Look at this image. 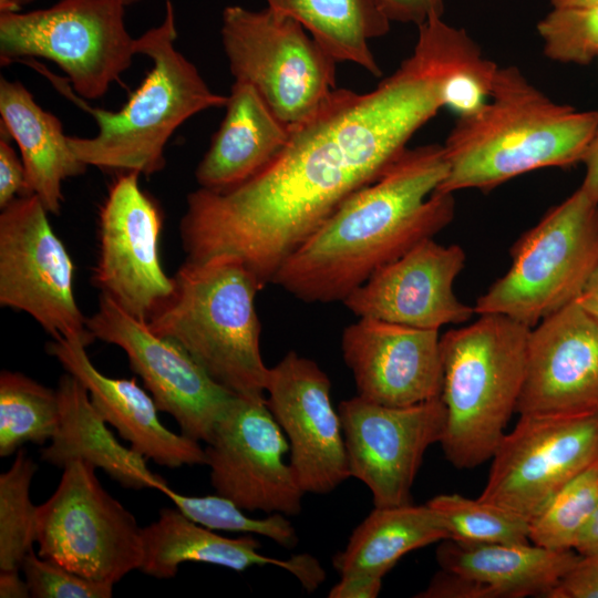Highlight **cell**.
<instances>
[{
    "label": "cell",
    "instance_id": "1",
    "mask_svg": "<svg viewBox=\"0 0 598 598\" xmlns=\"http://www.w3.org/2000/svg\"><path fill=\"white\" fill-rule=\"evenodd\" d=\"M456 44L419 31L412 53L365 93L336 89L290 127L278 155L246 182L188 194L179 231L186 260L239 258L262 288L352 194L378 179L444 106V85L462 66Z\"/></svg>",
    "mask_w": 598,
    "mask_h": 598
},
{
    "label": "cell",
    "instance_id": "2",
    "mask_svg": "<svg viewBox=\"0 0 598 598\" xmlns=\"http://www.w3.org/2000/svg\"><path fill=\"white\" fill-rule=\"evenodd\" d=\"M443 145L406 148L347 198L283 262L272 283L308 303L343 301L380 267L433 238L454 217Z\"/></svg>",
    "mask_w": 598,
    "mask_h": 598
},
{
    "label": "cell",
    "instance_id": "3",
    "mask_svg": "<svg viewBox=\"0 0 598 598\" xmlns=\"http://www.w3.org/2000/svg\"><path fill=\"white\" fill-rule=\"evenodd\" d=\"M598 110L558 103L515 65L498 66L488 100L458 115L444 144L447 175L435 192H484L528 172L581 163Z\"/></svg>",
    "mask_w": 598,
    "mask_h": 598
},
{
    "label": "cell",
    "instance_id": "4",
    "mask_svg": "<svg viewBox=\"0 0 598 598\" xmlns=\"http://www.w3.org/2000/svg\"><path fill=\"white\" fill-rule=\"evenodd\" d=\"M176 39L174 7L167 0L162 22L136 38L137 54L148 56L153 66L117 111L90 105L69 81L25 61L95 120L99 130L94 136H68L73 153L86 166L146 176L158 173L165 167L164 152L173 133L195 114L226 105L228 95L208 86L197 68L176 49Z\"/></svg>",
    "mask_w": 598,
    "mask_h": 598
},
{
    "label": "cell",
    "instance_id": "5",
    "mask_svg": "<svg viewBox=\"0 0 598 598\" xmlns=\"http://www.w3.org/2000/svg\"><path fill=\"white\" fill-rule=\"evenodd\" d=\"M173 278V293L147 321L151 330L178 343L235 395L266 399L256 276L239 258L220 255L186 260Z\"/></svg>",
    "mask_w": 598,
    "mask_h": 598
},
{
    "label": "cell",
    "instance_id": "6",
    "mask_svg": "<svg viewBox=\"0 0 598 598\" xmlns=\"http://www.w3.org/2000/svg\"><path fill=\"white\" fill-rule=\"evenodd\" d=\"M441 336V400L446 422L441 446L458 470L492 458L524 383L530 328L499 313L477 315Z\"/></svg>",
    "mask_w": 598,
    "mask_h": 598
},
{
    "label": "cell",
    "instance_id": "7",
    "mask_svg": "<svg viewBox=\"0 0 598 598\" xmlns=\"http://www.w3.org/2000/svg\"><path fill=\"white\" fill-rule=\"evenodd\" d=\"M511 256L473 307L533 328L575 301L598 264V200L577 188L520 236Z\"/></svg>",
    "mask_w": 598,
    "mask_h": 598
},
{
    "label": "cell",
    "instance_id": "8",
    "mask_svg": "<svg viewBox=\"0 0 598 598\" xmlns=\"http://www.w3.org/2000/svg\"><path fill=\"white\" fill-rule=\"evenodd\" d=\"M124 10L118 0H60L47 9L0 13L1 65L50 60L79 96L100 99L137 54Z\"/></svg>",
    "mask_w": 598,
    "mask_h": 598
},
{
    "label": "cell",
    "instance_id": "9",
    "mask_svg": "<svg viewBox=\"0 0 598 598\" xmlns=\"http://www.w3.org/2000/svg\"><path fill=\"white\" fill-rule=\"evenodd\" d=\"M220 34L235 81L254 86L289 127L311 117L336 90L338 62L289 17L228 6Z\"/></svg>",
    "mask_w": 598,
    "mask_h": 598
},
{
    "label": "cell",
    "instance_id": "10",
    "mask_svg": "<svg viewBox=\"0 0 598 598\" xmlns=\"http://www.w3.org/2000/svg\"><path fill=\"white\" fill-rule=\"evenodd\" d=\"M38 555L86 579L114 585L143 557L142 528L82 461L63 467L54 493L37 507Z\"/></svg>",
    "mask_w": 598,
    "mask_h": 598
},
{
    "label": "cell",
    "instance_id": "11",
    "mask_svg": "<svg viewBox=\"0 0 598 598\" xmlns=\"http://www.w3.org/2000/svg\"><path fill=\"white\" fill-rule=\"evenodd\" d=\"M49 212L22 195L0 214V303L30 315L52 336L87 347L94 337L73 293L72 259Z\"/></svg>",
    "mask_w": 598,
    "mask_h": 598
},
{
    "label": "cell",
    "instance_id": "12",
    "mask_svg": "<svg viewBox=\"0 0 598 598\" xmlns=\"http://www.w3.org/2000/svg\"><path fill=\"white\" fill-rule=\"evenodd\" d=\"M598 457V412L519 415L493 456L480 499L528 522L573 477Z\"/></svg>",
    "mask_w": 598,
    "mask_h": 598
},
{
    "label": "cell",
    "instance_id": "13",
    "mask_svg": "<svg viewBox=\"0 0 598 598\" xmlns=\"http://www.w3.org/2000/svg\"><path fill=\"white\" fill-rule=\"evenodd\" d=\"M205 443V465L217 494L248 512H301L306 493L286 461L289 443L266 399L236 395Z\"/></svg>",
    "mask_w": 598,
    "mask_h": 598
},
{
    "label": "cell",
    "instance_id": "14",
    "mask_svg": "<svg viewBox=\"0 0 598 598\" xmlns=\"http://www.w3.org/2000/svg\"><path fill=\"white\" fill-rule=\"evenodd\" d=\"M95 339L120 347L142 379L158 411L171 414L181 433L207 442L219 416L236 396L214 381L175 341L153 332L101 293L96 311L86 318Z\"/></svg>",
    "mask_w": 598,
    "mask_h": 598
},
{
    "label": "cell",
    "instance_id": "15",
    "mask_svg": "<svg viewBox=\"0 0 598 598\" xmlns=\"http://www.w3.org/2000/svg\"><path fill=\"white\" fill-rule=\"evenodd\" d=\"M350 476L371 492L374 507L412 503L411 488L426 450L446 422L441 398L408 406L357 395L339 403Z\"/></svg>",
    "mask_w": 598,
    "mask_h": 598
},
{
    "label": "cell",
    "instance_id": "16",
    "mask_svg": "<svg viewBox=\"0 0 598 598\" xmlns=\"http://www.w3.org/2000/svg\"><path fill=\"white\" fill-rule=\"evenodd\" d=\"M138 176L122 173L101 207L92 281L126 312L147 322L173 293L174 278L159 260L162 212L140 187Z\"/></svg>",
    "mask_w": 598,
    "mask_h": 598
},
{
    "label": "cell",
    "instance_id": "17",
    "mask_svg": "<svg viewBox=\"0 0 598 598\" xmlns=\"http://www.w3.org/2000/svg\"><path fill=\"white\" fill-rule=\"evenodd\" d=\"M331 382L311 359L289 351L269 368L266 403L289 443V463L305 493L328 494L350 476Z\"/></svg>",
    "mask_w": 598,
    "mask_h": 598
},
{
    "label": "cell",
    "instance_id": "18",
    "mask_svg": "<svg viewBox=\"0 0 598 598\" xmlns=\"http://www.w3.org/2000/svg\"><path fill=\"white\" fill-rule=\"evenodd\" d=\"M465 261L460 245L427 238L375 270L342 302L359 318L434 330L462 324L475 313L453 288Z\"/></svg>",
    "mask_w": 598,
    "mask_h": 598
},
{
    "label": "cell",
    "instance_id": "19",
    "mask_svg": "<svg viewBox=\"0 0 598 598\" xmlns=\"http://www.w3.org/2000/svg\"><path fill=\"white\" fill-rule=\"evenodd\" d=\"M598 412V323L575 301L530 328L519 415Z\"/></svg>",
    "mask_w": 598,
    "mask_h": 598
},
{
    "label": "cell",
    "instance_id": "20",
    "mask_svg": "<svg viewBox=\"0 0 598 598\" xmlns=\"http://www.w3.org/2000/svg\"><path fill=\"white\" fill-rule=\"evenodd\" d=\"M440 340V330L359 318L343 329L341 351L359 396L408 406L441 396Z\"/></svg>",
    "mask_w": 598,
    "mask_h": 598
},
{
    "label": "cell",
    "instance_id": "21",
    "mask_svg": "<svg viewBox=\"0 0 598 598\" xmlns=\"http://www.w3.org/2000/svg\"><path fill=\"white\" fill-rule=\"evenodd\" d=\"M85 348L63 338L47 344L48 353L82 382L102 417L116 429L132 450L169 468L205 464V450L199 442L163 425L155 401L135 379L104 375L91 362Z\"/></svg>",
    "mask_w": 598,
    "mask_h": 598
},
{
    "label": "cell",
    "instance_id": "22",
    "mask_svg": "<svg viewBox=\"0 0 598 598\" xmlns=\"http://www.w3.org/2000/svg\"><path fill=\"white\" fill-rule=\"evenodd\" d=\"M143 557L140 570L158 578L176 576L183 563H205L235 571L274 565L295 575L309 592L326 579L318 559L309 554L278 559L260 554V543L250 535L228 538L188 518L178 508H162L157 520L142 528Z\"/></svg>",
    "mask_w": 598,
    "mask_h": 598
},
{
    "label": "cell",
    "instance_id": "23",
    "mask_svg": "<svg viewBox=\"0 0 598 598\" xmlns=\"http://www.w3.org/2000/svg\"><path fill=\"white\" fill-rule=\"evenodd\" d=\"M225 116L197 165L200 188L225 190L260 172L283 148L290 127L280 121L254 86L235 81Z\"/></svg>",
    "mask_w": 598,
    "mask_h": 598
},
{
    "label": "cell",
    "instance_id": "24",
    "mask_svg": "<svg viewBox=\"0 0 598 598\" xmlns=\"http://www.w3.org/2000/svg\"><path fill=\"white\" fill-rule=\"evenodd\" d=\"M59 425L49 446L40 451L41 460L63 468L82 461L103 470L125 488L161 491L166 481L147 467V460L122 445L109 430L82 382L66 372L56 388Z\"/></svg>",
    "mask_w": 598,
    "mask_h": 598
},
{
    "label": "cell",
    "instance_id": "25",
    "mask_svg": "<svg viewBox=\"0 0 598 598\" xmlns=\"http://www.w3.org/2000/svg\"><path fill=\"white\" fill-rule=\"evenodd\" d=\"M0 115L2 128L20 150L28 194L35 195L49 214H59L62 183L87 167L70 147L60 120L43 110L22 83L4 78Z\"/></svg>",
    "mask_w": 598,
    "mask_h": 598
},
{
    "label": "cell",
    "instance_id": "26",
    "mask_svg": "<svg viewBox=\"0 0 598 598\" xmlns=\"http://www.w3.org/2000/svg\"><path fill=\"white\" fill-rule=\"evenodd\" d=\"M578 558L574 549L556 550L533 543L465 544L445 539L436 550L442 569L480 580L497 598L547 597Z\"/></svg>",
    "mask_w": 598,
    "mask_h": 598
},
{
    "label": "cell",
    "instance_id": "27",
    "mask_svg": "<svg viewBox=\"0 0 598 598\" xmlns=\"http://www.w3.org/2000/svg\"><path fill=\"white\" fill-rule=\"evenodd\" d=\"M448 538L441 516L427 504L374 507L332 557V565L340 576L383 578L405 554Z\"/></svg>",
    "mask_w": 598,
    "mask_h": 598
},
{
    "label": "cell",
    "instance_id": "28",
    "mask_svg": "<svg viewBox=\"0 0 598 598\" xmlns=\"http://www.w3.org/2000/svg\"><path fill=\"white\" fill-rule=\"evenodd\" d=\"M278 14L298 21L338 63L352 62L382 74L369 41L386 34L391 21L379 0H266Z\"/></svg>",
    "mask_w": 598,
    "mask_h": 598
},
{
    "label": "cell",
    "instance_id": "29",
    "mask_svg": "<svg viewBox=\"0 0 598 598\" xmlns=\"http://www.w3.org/2000/svg\"><path fill=\"white\" fill-rule=\"evenodd\" d=\"M60 416L56 390L20 373L0 374V456L28 442L44 444L54 436Z\"/></svg>",
    "mask_w": 598,
    "mask_h": 598
},
{
    "label": "cell",
    "instance_id": "30",
    "mask_svg": "<svg viewBox=\"0 0 598 598\" xmlns=\"http://www.w3.org/2000/svg\"><path fill=\"white\" fill-rule=\"evenodd\" d=\"M426 504L441 516L448 539L465 544L530 543L529 522L499 505L454 493L436 495Z\"/></svg>",
    "mask_w": 598,
    "mask_h": 598
},
{
    "label": "cell",
    "instance_id": "31",
    "mask_svg": "<svg viewBox=\"0 0 598 598\" xmlns=\"http://www.w3.org/2000/svg\"><path fill=\"white\" fill-rule=\"evenodd\" d=\"M38 465L24 448L0 475V571H19L35 543L37 507L30 487Z\"/></svg>",
    "mask_w": 598,
    "mask_h": 598
},
{
    "label": "cell",
    "instance_id": "32",
    "mask_svg": "<svg viewBox=\"0 0 598 598\" xmlns=\"http://www.w3.org/2000/svg\"><path fill=\"white\" fill-rule=\"evenodd\" d=\"M598 506V457L567 482L529 520V542L549 549H574Z\"/></svg>",
    "mask_w": 598,
    "mask_h": 598
},
{
    "label": "cell",
    "instance_id": "33",
    "mask_svg": "<svg viewBox=\"0 0 598 598\" xmlns=\"http://www.w3.org/2000/svg\"><path fill=\"white\" fill-rule=\"evenodd\" d=\"M161 492L188 518L209 529L257 534L287 549L295 548L299 543L296 528L283 514L272 513L262 518H254L219 494L188 496L173 491L168 485Z\"/></svg>",
    "mask_w": 598,
    "mask_h": 598
},
{
    "label": "cell",
    "instance_id": "34",
    "mask_svg": "<svg viewBox=\"0 0 598 598\" xmlns=\"http://www.w3.org/2000/svg\"><path fill=\"white\" fill-rule=\"evenodd\" d=\"M537 32L548 59L587 65L598 56V3L553 8Z\"/></svg>",
    "mask_w": 598,
    "mask_h": 598
},
{
    "label": "cell",
    "instance_id": "35",
    "mask_svg": "<svg viewBox=\"0 0 598 598\" xmlns=\"http://www.w3.org/2000/svg\"><path fill=\"white\" fill-rule=\"evenodd\" d=\"M21 570L34 598H110L113 594V585L81 577L33 549L24 557Z\"/></svg>",
    "mask_w": 598,
    "mask_h": 598
},
{
    "label": "cell",
    "instance_id": "36",
    "mask_svg": "<svg viewBox=\"0 0 598 598\" xmlns=\"http://www.w3.org/2000/svg\"><path fill=\"white\" fill-rule=\"evenodd\" d=\"M547 598H598V555H579Z\"/></svg>",
    "mask_w": 598,
    "mask_h": 598
},
{
    "label": "cell",
    "instance_id": "37",
    "mask_svg": "<svg viewBox=\"0 0 598 598\" xmlns=\"http://www.w3.org/2000/svg\"><path fill=\"white\" fill-rule=\"evenodd\" d=\"M417 598H497L485 584L474 578L442 569L436 573Z\"/></svg>",
    "mask_w": 598,
    "mask_h": 598
},
{
    "label": "cell",
    "instance_id": "38",
    "mask_svg": "<svg viewBox=\"0 0 598 598\" xmlns=\"http://www.w3.org/2000/svg\"><path fill=\"white\" fill-rule=\"evenodd\" d=\"M29 195L25 169L8 140L0 138V207L9 205L17 197Z\"/></svg>",
    "mask_w": 598,
    "mask_h": 598
},
{
    "label": "cell",
    "instance_id": "39",
    "mask_svg": "<svg viewBox=\"0 0 598 598\" xmlns=\"http://www.w3.org/2000/svg\"><path fill=\"white\" fill-rule=\"evenodd\" d=\"M391 22L413 23L417 27L433 17H443V0H379Z\"/></svg>",
    "mask_w": 598,
    "mask_h": 598
},
{
    "label": "cell",
    "instance_id": "40",
    "mask_svg": "<svg viewBox=\"0 0 598 598\" xmlns=\"http://www.w3.org/2000/svg\"><path fill=\"white\" fill-rule=\"evenodd\" d=\"M382 587V578L352 574L342 575L340 580L329 590V598H375Z\"/></svg>",
    "mask_w": 598,
    "mask_h": 598
},
{
    "label": "cell",
    "instance_id": "41",
    "mask_svg": "<svg viewBox=\"0 0 598 598\" xmlns=\"http://www.w3.org/2000/svg\"><path fill=\"white\" fill-rule=\"evenodd\" d=\"M581 163L585 166V176L580 187L598 200V130L589 143Z\"/></svg>",
    "mask_w": 598,
    "mask_h": 598
},
{
    "label": "cell",
    "instance_id": "42",
    "mask_svg": "<svg viewBox=\"0 0 598 598\" xmlns=\"http://www.w3.org/2000/svg\"><path fill=\"white\" fill-rule=\"evenodd\" d=\"M574 550L582 556L598 555V506L581 529Z\"/></svg>",
    "mask_w": 598,
    "mask_h": 598
},
{
    "label": "cell",
    "instance_id": "43",
    "mask_svg": "<svg viewBox=\"0 0 598 598\" xmlns=\"http://www.w3.org/2000/svg\"><path fill=\"white\" fill-rule=\"evenodd\" d=\"M576 302L598 323V264L590 274Z\"/></svg>",
    "mask_w": 598,
    "mask_h": 598
},
{
    "label": "cell",
    "instance_id": "44",
    "mask_svg": "<svg viewBox=\"0 0 598 598\" xmlns=\"http://www.w3.org/2000/svg\"><path fill=\"white\" fill-rule=\"evenodd\" d=\"M0 597L25 598L30 591L25 579L19 576V571H0Z\"/></svg>",
    "mask_w": 598,
    "mask_h": 598
},
{
    "label": "cell",
    "instance_id": "45",
    "mask_svg": "<svg viewBox=\"0 0 598 598\" xmlns=\"http://www.w3.org/2000/svg\"><path fill=\"white\" fill-rule=\"evenodd\" d=\"M553 8L578 7L598 3V0H548Z\"/></svg>",
    "mask_w": 598,
    "mask_h": 598
},
{
    "label": "cell",
    "instance_id": "46",
    "mask_svg": "<svg viewBox=\"0 0 598 598\" xmlns=\"http://www.w3.org/2000/svg\"><path fill=\"white\" fill-rule=\"evenodd\" d=\"M19 4L17 0H0V13L18 11Z\"/></svg>",
    "mask_w": 598,
    "mask_h": 598
},
{
    "label": "cell",
    "instance_id": "47",
    "mask_svg": "<svg viewBox=\"0 0 598 598\" xmlns=\"http://www.w3.org/2000/svg\"><path fill=\"white\" fill-rule=\"evenodd\" d=\"M124 7L132 6L141 0H118Z\"/></svg>",
    "mask_w": 598,
    "mask_h": 598
},
{
    "label": "cell",
    "instance_id": "48",
    "mask_svg": "<svg viewBox=\"0 0 598 598\" xmlns=\"http://www.w3.org/2000/svg\"><path fill=\"white\" fill-rule=\"evenodd\" d=\"M29 1H31V0H17L19 7H20L21 4H23V3L29 2Z\"/></svg>",
    "mask_w": 598,
    "mask_h": 598
}]
</instances>
